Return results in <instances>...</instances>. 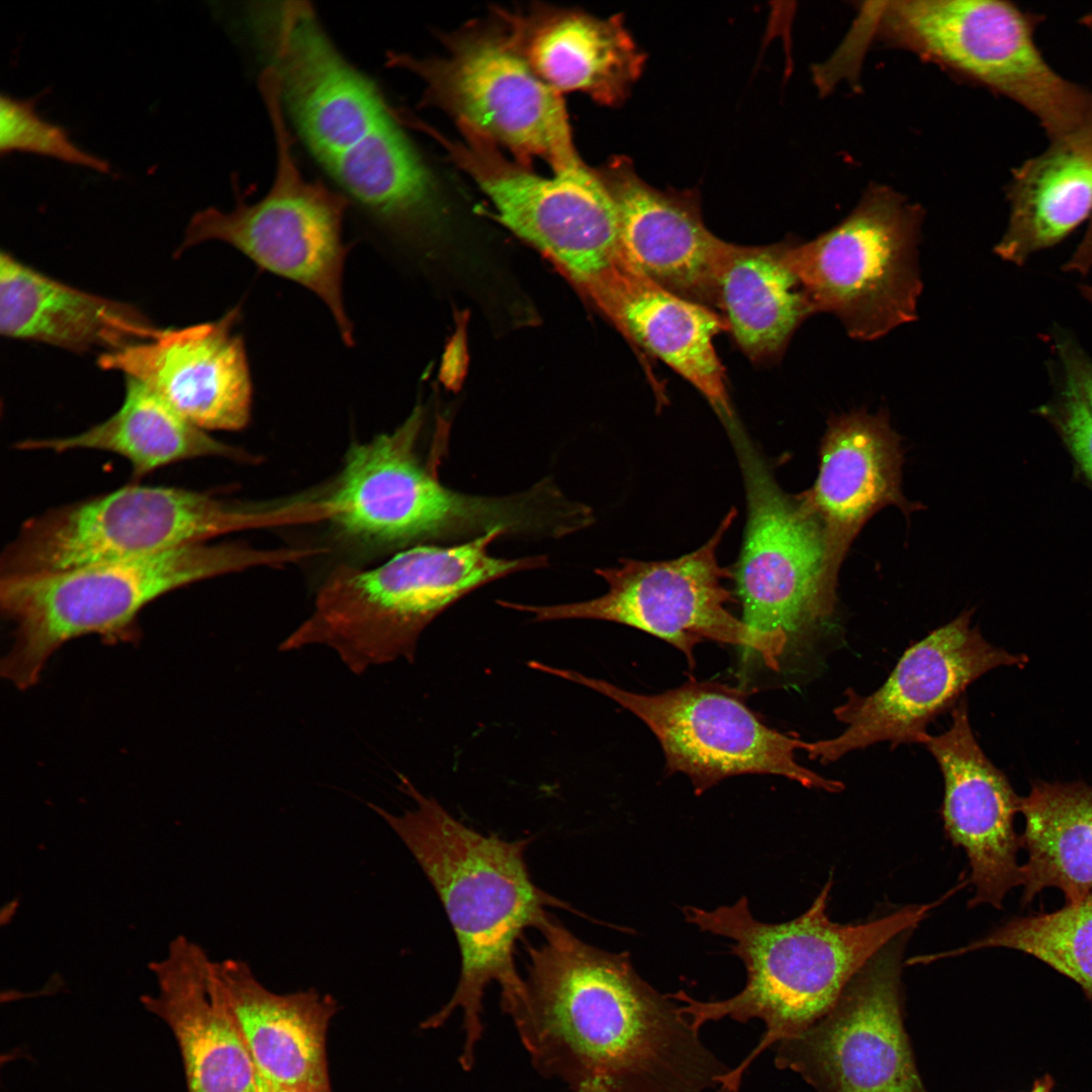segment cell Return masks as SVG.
Instances as JSON below:
<instances>
[{
  "label": "cell",
  "mask_w": 1092,
  "mask_h": 1092,
  "mask_svg": "<svg viewBox=\"0 0 1092 1092\" xmlns=\"http://www.w3.org/2000/svg\"><path fill=\"white\" fill-rule=\"evenodd\" d=\"M250 24L310 153L377 221L397 228L431 204L433 178L396 109L340 54L305 1L270 2Z\"/></svg>",
  "instance_id": "7a4b0ae2"
},
{
  "label": "cell",
  "mask_w": 1092,
  "mask_h": 1092,
  "mask_svg": "<svg viewBox=\"0 0 1092 1092\" xmlns=\"http://www.w3.org/2000/svg\"><path fill=\"white\" fill-rule=\"evenodd\" d=\"M734 437L748 502L734 573L750 641L746 654L778 670L790 649L810 640L832 617L836 594L823 576L820 523L797 495L781 490L743 437L737 432Z\"/></svg>",
  "instance_id": "4fadbf2b"
},
{
  "label": "cell",
  "mask_w": 1092,
  "mask_h": 1092,
  "mask_svg": "<svg viewBox=\"0 0 1092 1092\" xmlns=\"http://www.w3.org/2000/svg\"><path fill=\"white\" fill-rule=\"evenodd\" d=\"M259 87L276 143L272 185L261 199L248 203L234 182L236 206L229 212L213 207L196 212L178 253L210 240L233 246L262 269L315 293L331 310L344 342L353 345L342 289L348 253L342 226L350 199L303 176L272 69L262 72Z\"/></svg>",
  "instance_id": "30bf717a"
},
{
  "label": "cell",
  "mask_w": 1092,
  "mask_h": 1092,
  "mask_svg": "<svg viewBox=\"0 0 1092 1092\" xmlns=\"http://www.w3.org/2000/svg\"><path fill=\"white\" fill-rule=\"evenodd\" d=\"M398 779L413 808L392 814L368 805L399 836L430 880L461 954L455 991L421 1026L439 1028L461 1009L464 1042L458 1061L470 1071L483 1033L486 988L493 982L499 986L500 1006L512 1021L526 1006V983L514 960L516 942L527 928L539 929L546 922L547 908L576 911L532 881L525 859L529 839L508 841L481 834L421 793L407 778Z\"/></svg>",
  "instance_id": "3957f363"
},
{
  "label": "cell",
  "mask_w": 1092,
  "mask_h": 1092,
  "mask_svg": "<svg viewBox=\"0 0 1092 1092\" xmlns=\"http://www.w3.org/2000/svg\"><path fill=\"white\" fill-rule=\"evenodd\" d=\"M736 514L732 509L704 545L678 558L621 559L615 567L596 569L609 585L599 598L550 606L498 604L531 614L534 622L592 619L624 624L668 642L684 653L691 667L694 648L706 640L739 646L746 653L747 628L727 609L732 596L723 581L733 574L717 558Z\"/></svg>",
  "instance_id": "2e32d148"
},
{
  "label": "cell",
  "mask_w": 1092,
  "mask_h": 1092,
  "mask_svg": "<svg viewBox=\"0 0 1092 1092\" xmlns=\"http://www.w3.org/2000/svg\"><path fill=\"white\" fill-rule=\"evenodd\" d=\"M889 42L951 69L1033 114L1050 143L1092 134V91L1059 75L1034 41L1040 17L993 0L870 3Z\"/></svg>",
  "instance_id": "ba28073f"
},
{
  "label": "cell",
  "mask_w": 1092,
  "mask_h": 1092,
  "mask_svg": "<svg viewBox=\"0 0 1092 1092\" xmlns=\"http://www.w3.org/2000/svg\"><path fill=\"white\" fill-rule=\"evenodd\" d=\"M1080 290H1081L1082 294L1084 295V297L1092 303V286H1090V285H1082L1080 287Z\"/></svg>",
  "instance_id": "74e56055"
},
{
  "label": "cell",
  "mask_w": 1092,
  "mask_h": 1092,
  "mask_svg": "<svg viewBox=\"0 0 1092 1092\" xmlns=\"http://www.w3.org/2000/svg\"><path fill=\"white\" fill-rule=\"evenodd\" d=\"M25 451L97 450L128 461L133 480L170 464L205 456L244 459L245 454L191 424L140 381L125 376L120 407L105 421L67 437L25 439Z\"/></svg>",
  "instance_id": "f546056e"
},
{
  "label": "cell",
  "mask_w": 1092,
  "mask_h": 1092,
  "mask_svg": "<svg viewBox=\"0 0 1092 1092\" xmlns=\"http://www.w3.org/2000/svg\"><path fill=\"white\" fill-rule=\"evenodd\" d=\"M37 98L0 96V153H26L107 174V161L76 145L68 131L43 119L35 110Z\"/></svg>",
  "instance_id": "836d02e7"
},
{
  "label": "cell",
  "mask_w": 1092,
  "mask_h": 1092,
  "mask_svg": "<svg viewBox=\"0 0 1092 1092\" xmlns=\"http://www.w3.org/2000/svg\"><path fill=\"white\" fill-rule=\"evenodd\" d=\"M832 883L830 877L806 912L783 923L756 920L746 897L712 911L682 908L687 922L733 940L731 952L744 964L747 981L739 993L725 1000L703 1002L684 991L669 994L671 998L684 1003L682 1013L698 1030L725 1017L743 1023L760 1019L765 1025L757 1045L731 1069L718 1092H737L756 1057L831 1011L877 952L913 930L942 901L905 906L863 923L841 924L831 921L826 912Z\"/></svg>",
  "instance_id": "277c9868"
},
{
  "label": "cell",
  "mask_w": 1092,
  "mask_h": 1092,
  "mask_svg": "<svg viewBox=\"0 0 1092 1092\" xmlns=\"http://www.w3.org/2000/svg\"><path fill=\"white\" fill-rule=\"evenodd\" d=\"M277 561L279 551L201 542L66 570L1 576L2 614L14 625V642L2 662V674L16 688L28 689L68 641L85 635H98L110 643L136 639L139 614L158 598L200 580Z\"/></svg>",
  "instance_id": "8992f818"
},
{
  "label": "cell",
  "mask_w": 1092,
  "mask_h": 1092,
  "mask_svg": "<svg viewBox=\"0 0 1092 1092\" xmlns=\"http://www.w3.org/2000/svg\"><path fill=\"white\" fill-rule=\"evenodd\" d=\"M1090 229H1092V228H1089V230H1090ZM1069 262H1070V261H1069ZM1069 262L1067 263V269H1068V270H1072V269L1070 268V266H1069Z\"/></svg>",
  "instance_id": "ab89813d"
},
{
  "label": "cell",
  "mask_w": 1092,
  "mask_h": 1092,
  "mask_svg": "<svg viewBox=\"0 0 1092 1092\" xmlns=\"http://www.w3.org/2000/svg\"><path fill=\"white\" fill-rule=\"evenodd\" d=\"M1007 198L1008 225L995 253L1022 265L1092 217V135L1050 143L1013 171Z\"/></svg>",
  "instance_id": "f1b7e54d"
},
{
  "label": "cell",
  "mask_w": 1092,
  "mask_h": 1092,
  "mask_svg": "<svg viewBox=\"0 0 1092 1092\" xmlns=\"http://www.w3.org/2000/svg\"><path fill=\"white\" fill-rule=\"evenodd\" d=\"M1082 23L1092 35V9L1082 17ZM1083 258L1086 265L1092 268V236L1085 243Z\"/></svg>",
  "instance_id": "e575fe53"
},
{
  "label": "cell",
  "mask_w": 1092,
  "mask_h": 1092,
  "mask_svg": "<svg viewBox=\"0 0 1092 1092\" xmlns=\"http://www.w3.org/2000/svg\"><path fill=\"white\" fill-rule=\"evenodd\" d=\"M1088 231H1092V229H1090V230H1088ZM1071 259H1072V258H1071ZM1069 266H1070V268H1071L1072 270H1075V269H1074V267L1072 266V262H1071V260H1070V262H1069Z\"/></svg>",
  "instance_id": "f35d334b"
},
{
  "label": "cell",
  "mask_w": 1092,
  "mask_h": 1092,
  "mask_svg": "<svg viewBox=\"0 0 1092 1092\" xmlns=\"http://www.w3.org/2000/svg\"><path fill=\"white\" fill-rule=\"evenodd\" d=\"M924 745L944 781L945 835L969 859L975 895L968 905L987 903L1001 909L1006 894L1022 885V867L1017 863L1020 835L1013 824L1021 797L976 740L966 699L951 709L949 728L929 734Z\"/></svg>",
  "instance_id": "ffe728a7"
},
{
  "label": "cell",
  "mask_w": 1092,
  "mask_h": 1092,
  "mask_svg": "<svg viewBox=\"0 0 1092 1092\" xmlns=\"http://www.w3.org/2000/svg\"><path fill=\"white\" fill-rule=\"evenodd\" d=\"M527 945V1001L513 1021L534 1069L571 1092H716L732 1068L628 952L577 938L554 916Z\"/></svg>",
  "instance_id": "6da1fadb"
},
{
  "label": "cell",
  "mask_w": 1092,
  "mask_h": 1092,
  "mask_svg": "<svg viewBox=\"0 0 1092 1092\" xmlns=\"http://www.w3.org/2000/svg\"><path fill=\"white\" fill-rule=\"evenodd\" d=\"M260 515L208 492L130 483L26 520L4 548L1 576L153 555L251 526Z\"/></svg>",
  "instance_id": "8fae6325"
},
{
  "label": "cell",
  "mask_w": 1092,
  "mask_h": 1092,
  "mask_svg": "<svg viewBox=\"0 0 1092 1092\" xmlns=\"http://www.w3.org/2000/svg\"><path fill=\"white\" fill-rule=\"evenodd\" d=\"M505 534L494 529L454 546L416 545L370 570L339 569L320 589L312 615L279 649L324 645L356 674L414 661L421 634L450 606L495 579L548 565L544 555H490L489 545Z\"/></svg>",
  "instance_id": "52a82bcc"
},
{
  "label": "cell",
  "mask_w": 1092,
  "mask_h": 1092,
  "mask_svg": "<svg viewBox=\"0 0 1092 1092\" xmlns=\"http://www.w3.org/2000/svg\"><path fill=\"white\" fill-rule=\"evenodd\" d=\"M212 970L257 1082L301 1092H333L327 1057L328 1029L338 1011L333 996L314 989L274 993L239 960L213 962Z\"/></svg>",
  "instance_id": "cb8c5ba5"
},
{
  "label": "cell",
  "mask_w": 1092,
  "mask_h": 1092,
  "mask_svg": "<svg viewBox=\"0 0 1092 1092\" xmlns=\"http://www.w3.org/2000/svg\"><path fill=\"white\" fill-rule=\"evenodd\" d=\"M158 331L136 307L67 285L1 252L3 336L108 353L148 341Z\"/></svg>",
  "instance_id": "484cf974"
},
{
  "label": "cell",
  "mask_w": 1092,
  "mask_h": 1092,
  "mask_svg": "<svg viewBox=\"0 0 1092 1092\" xmlns=\"http://www.w3.org/2000/svg\"><path fill=\"white\" fill-rule=\"evenodd\" d=\"M1052 1083L1049 1079H1043L1036 1082L1033 1088L1029 1092H1051Z\"/></svg>",
  "instance_id": "d590c367"
},
{
  "label": "cell",
  "mask_w": 1092,
  "mask_h": 1092,
  "mask_svg": "<svg viewBox=\"0 0 1092 1092\" xmlns=\"http://www.w3.org/2000/svg\"><path fill=\"white\" fill-rule=\"evenodd\" d=\"M1025 827L1021 848L1022 904L1053 887L1067 904L1082 901L1092 891V786L1036 782L1020 798Z\"/></svg>",
  "instance_id": "4dcf8cb0"
},
{
  "label": "cell",
  "mask_w": 1092,
  "mask_h": 1092,
  "mask_svg": "<svg viewBox=\"0 0 1092 1092\" xmlns=\"http://www.w3.org/2000/svg\"><path fill=\"white\" fill-rule=\"evenodd\" d=\"M788 244H732L718 277L716 308L736 346L755 363L781 358L796 330L815 313L788 261Z\"/></svg>",
  "instance_id": "83f0119b"
},
{
  "label": "cell",
  "mask_w": 1092,
  "mask_h": 1092,
  "mask_svg": "<svg viewBox=\"0 0 1092 1092\" xmlns=\"http://www.w3.org/2000/svg\"><path fill=\"white\" fill-rule=\"evenodd\" d=\"M240 308L210 323L160 330L145 342L102 353L98 364L131 377L204 430L236 431L251 414L252 383Z\"/></svg>",
  "instance_id": "d6986e66"
},
{
  "label": "cell",
  "mask_w": 1092,
  "mask_h": 1092,
  "mask_svg": "<svg viewBox=\"0 0 1092 1092\" xmlns=\"http://www.w3.org/2000/svg\"><path fill=\"white\" fill-rule=\"evenodd\" d=\"M1090 228H1092V226H1090ZM1065 267H1066V269H1067V265H1066ZM1067 270H1068V269H1067Z\"/></svg>",
  "instance_id": "60d3db41"
},
{
  "label": "cell",
  "mask_w": 1092,
  "mask_h": 1092,
  "mask_svg": "<svg viewBox=\"0 0 1092 1092\" xmlns=\"http://www.w3.org/2000/svg\"><path fill=\"white\" fill-rule=\"evenodd\" d=\"M423 423L418 406L392 433L351 448L320 503L324 518L342 534L366 546L399 548L471 540L494 529L550 537L560 532L563 505L547 479L507 496L471 495L443 485L419 453Z\"/></svg>",
  "instance_id": "5b68a950"
},
{
  "label": "cell",
  "mask_w": 1092,
  "mask_h": 1092,
  "mask_svg": "<svg viewBox=\"0 0 1092 1092\" xmlns=\"http://www.w3.org/2000/svg\"><path fill=\"white\" fill-rule=\"evenodd\" d=\"M496 17L534 74L559 94L582 92L615 107L642 74L646 57L621 14L599 18L541 4L526 12L499 9Z\"/></svg>",
  "instance_id": "d4e9b609"
},
{
  "label": "cell",
  "mask_w": 1092,
  "mask_h": 1092,
  "mask_svg": "<svg viewBox=\"0 0 1092 1092\" xmlns=\"http://www.w3.org/2000/svg\"><path fill=\"white\" fill-rule=\"evenodd\" d=\"M902 463L900 438L884 410L854 411L829 420L817 478L797 497L823 530V576L832 593L848 548L872 516L890 505L906 516L920 508L902 493Z\"/></svg>",
  "instance_id": "7402d4cb"
},
{
  "label": "cell",
  "mask_w": 1092,
  "mask_h": 1092,
  "mask_svg": "<svg viewBox=\"0 0 1092 1092\" xmlns=\"http://www.w3.org/2000/svg\"><path fill=\"white\" fill-rule=\"evenodd\" d=\"M911 931L868 962L826 1020L780 1041V1068L814 1066L836 1092H926L900 1015L901 958Z\"/></svg>",
  "instance_id": "ac0fdd59"
},
{
  "label": "cell",
  "mask_w": 1092,
  "mask_h": 1092,
  "mask_svg": "<svg viewBox=\"0 0 1092 1092\" xmlns=\"http://www.w3.org/2000/svg\"><path fill=\"white\" fill-rule=\"evenodd\" d=\"M257 1084H258V1091L259 1092H301V1091L291 1090V1089L272 1088V1087L266 1086L264 1084L258 1083V1082H257Z\"/></svg>",
  "instance_id": "8d00e7d4"
},
{
  "label": "cell",
  "mask_w": 1092,
  "mask_h": 1092,
  "mask_svg": "<svg viewBox=\"0 0 1092 1092\" xmlns=\"http://www.w3.org/2000/svg\"><path fill=\"white\" fill-rule=\"evenodd\" d=\"M971 619L972 611H965L908 648L874 693L847 689L845 701L833 710L843 731L808 742V756L829 763L879 742L924 744L928 724L952 709L972 682L994 668L1027 662L1024 655L990 644Z\"/></svg>",
  "instance_id": "e0dca14e"
},
{
  "label": "cell",
  "mask_w": 1092,
  "mask_h": 1092,
  "mask_svg": "<svg viewBox=\"0 0 1092 1092\" xmlns=\"http://www.w3.org/2000/svg\"><path fill=\"white\" fill-rule=\"evenodd\" d=\"M205 950L184 935L149 965L157 990L144 1008L161 1019L178 1045L187 1092H259L246 1044L226 1008Z\"/></svg>",
  "instance_id": "603a6c76"
},
{
  "label": "cell",
  "mask_w": 1092,
  "mask_h": 1092,
  "mask_svg": "<svg viewBox=\"0 0 1092 1092\" xmlns=\"http://www.w3.org/2000/svg\"><path fill=\"white\" fill-rule=\"evenodd\" d=\"M443 57L388 53L386 65L414 73L423 103L451 114L508 148L528 167L534 157L554 173L581 165L561 94L543 83L510 43L500 24L474 26L446 38Z\"/></svg>",
  "instance_id": "5bb4252c"
},
{
  "label": "cell",
  "mask_w": 1092,
  "mask_h": 1092,
  "mask_svg": "<svg viewBox=\"0 0 1092 1092\" xmlns=\"http://www.w3.org/2000/svg\"><path fill=\"white\" fill-rule=\"evenodd\" d=\"M539 670L592 689L637 716L660 743L668 771L686 775L698 795L727 778L748 774L781 776L829 793L844 788L797 761L796 752L805 750L808 742L769 728L721 685L691 680L645 695L545 663Z\"/></svg>",
  "instance_id": "9a60e30c"
},
{
  "label": "cell",
  "mask_w": 1092,
  "mask_h": 1092,
  "mask_svg": "<svg viewBox=\"0 0 1092 1092\" xmlns=\"http://www.w3.org/2000/svg\"><path fill=\"white\" fill-rule=\"evenodd\" d=\"M1055 391L1037 410L1056 430L1075 468L1092 484V358L1068 334L1053 338Z\"/></svg>",
  "instance_id": "d6a6232c"
},
{
  "label": "cell",
  "mask_w": 1092,
  "mask_h": 1092,
  "mask_svg": "<svg viewBox=\"0 0 1092 1092\" xmlns=\"http://www.w3.org/2000/svg\"><path fill=\"white\" fill-rule=\"evenodd\" d=\"M596 171L616 204L627 262L661 288L716 310L717 281L732 243L707 229L696 190L653 188L624 156Z\"/></svg>",
  "instance_id": "44dd1931"
},
{
  "label": "cell",
  "mask_w": 1092,
  "mask_h": 1092,
  "mask_svg": "<svg viewBox=\"0 0 1092 1092\" xmlns=\"http://www.w3.org/2000/svg\"><path fill=\"white\" fill-rule=\"evenodd\" d=\"M922 209L875 186L838 224L787 257L815 312L835 315L847 334L877 340L913 322L922 291L918 245Z\"/></svg>",
  "instance_id": "7c38bea8"
},
{
  "label": "cell",
  "mask_w": 1092,
  "mask_h": 1092,
  "mask_svg": "<svg viewBox=\"0 0 1092 1092\" xmlns=\"http://www.w3.org/2000/svg\"><path fill=\"white\" fill-rule=\"evenodd\" d=\"M984 947H1007L1032 956L1076 982L1092 999V891L1082 901L1057 911L1012 918L987 936L937 957Z\"/></svg>",
  "instance_id": "1f68e13d"
},
{
  "label": "cell",
  "mask_w": 1092,
  "mask_h": 1092,
  "mask_svg": "<svg viewBox=\"0 0 1092 1092\" xmlns=\"http://www.w3.org/2000/svg\"><path fill=\"white\" fill-rule=\"evenodd\" d=\"M491 200L498 219L546 254L608 315L626 266L616 204L596 169L538 176L510 162L488 138L458 125L451 141L417 120Z\"/></svg>",
  "instance_id": "9c48e42d"
},
{
  "label": "cell",
  "mask_w": 1092,
  "mask_h": 1092,
  "mask_svg": "<svg viewBox=\"0 0 1092 1092\" xmlns=\"http://www.w3.org/2000/svg\"><path fill=\"white\" fill-rule=\"evenodd\" d=\"M612 322L630 344L660 359L694 385L728 425L734 424L724 367L714 338L727 332L719 311L673 294L630 263Z\"/></svg>",
  "instance_id": "4316f807"
}]
</instances>
